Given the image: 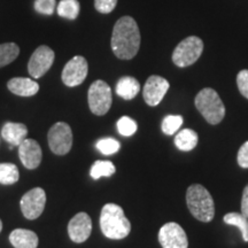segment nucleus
<instances>
[{"label":"nucleus","mask_w":248,"mask_h":248,"mask_svg":"<svg viewBox=\"0 0 248 248\" xmlns=\"http://www.w3.org/2000/svg\"><path fill=\"white\" fill-rule=\"evenodd\" d=\"M35 9L43 15H52L55 9V0H35Z\"/></svg>","instance_id":"nucleus-28"},{"label":"nucleus","mask_w":248,"mask_h":248,"mask_svg":"<svg viewBox=\"0 0 248 248\" xmlns=\"http://www.w3.org/2000/svg\"><path fill=\"white\" fill-rule=\"evenodd\" d=\"M224 222L229 225L237 226L241 232L244 241L248 243V218L239 213H228L224 216Z\"/></svg>","instance_id":"nucleus-23"},{"label":"nucleus","mask_w":248,"mask_h":248,"mask_svg":"<svg viewBox=\"0 0 248 248\" xmlns=\"http://www.w3.org/2000/svg\"><path fill=\"white\" fill-rule=\"evenodd\" d=\"M186 203L190 213L198 221L208 223L215 216V204L212 194L200 184H192L186 191Z\"/></svg>","instance_id":"nucleus-3"},{"label":"nucleus","mask_w":248,"mask_h":248,"mask_svg":"<svg viewBox=\"0 0 248 248\" xmlns=\"http://www.w3.org/2000/svg\"><path fill=\"white\" fill-rule=\"evenodd\" d=\"M88 101L90 110L94 115L102 116L107 114L113 101L110 86L101 79L93 82L88 92Z\"/></svg>","instance_id":"nucleus-6"},{"label":"nucleus","mask_w":248,"mask_h":248,"mask_svg":"<svg viewBox=\"0 0 248 248\" xmlns=\"http://www.w3.org/2000/svg\"><path fill=\"white\" fill-rule=\"evenodd\" d=\"M169 86V82L163 77L157 75L150 76L142 90L144 100L146 101L148 106H157L162 101L166 93L168 92Z\"/></svg>","instance_id":"nucleus-12"},{"label":"nucleus","mask_w":248,"mask_h":248,"mask_svg":"<svg viewBox=\"0 0 248 248\" xmlns=\"http://www.w3.org/2000/svg\"><path fill=\"white\" fill-rule=\"evenodd\" d=\"M100 229L105 237L121 240L129 235L131 223L124 215L122 207L116 203H106L101 209Z\"/></svg>","instance_id":"nucleus-2"},{"label":"nucleus","mask_w":248,"mask_h":248,"mask_svg":"<svg viewBox=\"0 0 248 248\" xmlns=\"http://www.w3.org/2000/svg\"><path fill=\"white\" fill-rule=\"evenodd\" d=\"M115 171V166L110 161H95L90 170V175L93 179H99L100 177H110Z\"/></svg>","instance_id":"nucleus-22"},{"label":"nucleus","mask_w":248,"mask_h":248,"mask_svg":"<svg viewBox=\"0 0 248 248\" xmlns=\"http://www.w3.org/2000/svg\"><path fill=\"white\" fill-rule=\"evenodd\" d=\"M203 52V42L197 36L183 39L172 53V62L179 68L191 66L199 60Z\"/></svg>","instance_id":"nucleus-5"},{"label":"nucleus","mask_w":248,"mask_h":248,"mask_svg":"<svg viewBox=\"0 0 248 248\" xmlns=\"http://www.w3.org/2000/svg\"><path fill=\"white\" fill-rule=\"evenodd\" d=\"M140 91V84L135 77L124 76L116 84V93L124 100H132Z\"/></svg>","instance_id":"nucleus-18"},{"label":"nucleus","mask_w":248,"mask_h":248,"mask_svg":"<svg viewBox=\"0 0 248 248\" xmlns=\"http://www.w3.org/2000/svg\"><path fill=\"white\" fill-rule=\"evenodd\" d=\"M237 85L241 94L248 99V69L239 71L237 75Z\"/></svg>","instance_id":"nucleus-30"},{"label":"nucleus","mask_w":248,"mask_h":248,"mask_svg":"<svg viewBox=\"0 0 248 248\" xmlns=\"http://www.w3.org/2000/svg\"><path fill=\"white\" fill-rule=\"evenodd\" d=\"M195 107L207 122L216 125L225 116V106L218 93L214 89L206 88L198 93L194 100Z\"/></svg>","instance_id":"nucleus-4"},{"label":"nucleus","mask_w":248,"mask_h":248,"mask_svg":"<svg viewBox=\"0 0 248 248\" xmlns=\"http://www.w3.org/2000/svg\"><path fill=\"white\" fill-rule=\"evenodd\" d=\"M27 135L28 128L22 123L7 122L1 129V137L11 145V148L20 146L27 139Z\"/></svg>","instance_id":"nucleus-15"},{"label":"nucleus","mask_w":248,"mask_h":248,"mask_svg":"<svg viewBox=\"0 0 248 248\" xmlns=\"http://www.w3.org/2000/svg\"><path fill=\"white\" fill-rule=\"evenodd\" d=\"M183 124V117L181 115H168L163 119L162 131L166 135L171 136L178 131Z\"/></svg>","instance_id":"nucleus-26"},{"label":"nucleus","mask_w":248,"mask_h":248,"mask_svg":"<svg viewBox=\"0 0 248 248\" xmlns=\"http://www.w3.org/2000/svg\"><path fill=\"white\" fill-rule=\"evenodd\" d=\"M111 49L121 60H131L137 55L140 47V31L131 16L117 20L111 35Z\"/></svg>","instance_id":"nucleus-1"},{"label":"nucleus","mask_w":248,"mask_h":248,"mask_svg":"<svg viewBox=\"0 0 248 248\" xmlns=\"http://www.w3.org/2000/svg\"><path fill=\"white\" fill-rule=\"evenodd\" d=\"M7 88L12 93L20 97H32L39 91L38 83L26 77H15L8 80Z\"/></svg>","instance_id":"nucleus-16"},{"label":"nucleus","mask_w":248,"mask_h":248,"mask_svg":"<svg viewBox=\"0 0 248 248\" xmlns=\"http://www.w3.org/2000/svg\"><path fill=\"white\" fill-rule=\"evenodd\" d=\"M97 150L104 155H111L119 152L121 145L120 142L114 138H102L95 144Z\"/></svg>","instance_id":"nucleus-25"},{"label":"nucleus","mask_w":248,"mask_h":248,"mask_svg":"<svg viewBox=\"0 0 248 248\" xmlns=\"http://www.w3.org/2000/svg\"><path fill=\"white\" fill-rule=\"evenodd\" d=\"M137 123L129 116H122L117 121V130L124 137H130L137 131Z\"/></svg>","instance_id":"nucleus-27"},{"label":"nucleus","mask_w":248,"mask_h":248,"mask_svg":"<svg viewBox=\"0 0 248 248\" xmlns=\"http://www.w3.org/2000/svg\"><path fill=\"white\" fill-rule=\"evenodd\" d=\"M238 164L241 167V168L247 169L248 168V140L244 142L243 146L239 148V152H238Z\"/></svg>","instance_id":"nucleus-31"},{"label":"nucleus","mask_w":248,"mask_h":248,"mask_svg":"<svg viewBox=\"0 0 248 248\" xmlns=\"http://www.w3.org/2000/svg\"><path fill=\"white\" fill-rule=\"evenodd\" d=\"M241 214L248 218V185L244 188L243 199H241Z\"/></svg>","instance_id":"nucleus-32"},{"label":"nucleus","mask_w":248,"mask_h":248,"mask_svg":"<svg viewBox=\"0 0 248 248\" xmlns=\"http://www.w3.org/2000/svg\"><path fill=\"white\" fill-rule=\"evenodd\" d=\"M88 73L89 64L86 59L80 57V55H76L67 62L63 70H62V82L69 88L78 86L84 82Z\"/></svg>","instance_id":"nucleus-9"},{"label":"nucleus","mask_w":248,"mask_h":248,"mask_svg":"<svg viewBox=\"0 0 248 248\" xmlns=\"http://www.w3.org/2000/svg\"><path fill=\"white\" fill-rule=\"evenodd\" d=\"M54 51L48 46L42 45L31 55L29 63H28V70L32 78H40L44 76L47 71L51 69L54 62Z\"/></svg>","instance_id":"nucleus-10"},{"label":"nucleus","mask_w":248,"mask_h":248,"mask_svg":"<svg viewBox=\"0 0 248 248\" xmlns=\"http://www.w3.org/2000/svg\"><path fill=\"white\" fill-rule=\"evenodd\" d=\"M9 241L14 248H37L38 235L27 229H15L9 234Z\"/></svg>","instance_id":"nucleus-17"},{"label":"nucleus","mask_w":248,"mask_h":248,"mask_svg":"<svg viewBox=\"0 0 248 248\" xmlns=\"http://www.w3.org/2000/svg\"><path fill=\"white\" fill-rule=\"evenodd\" d=\"M117 0H94V7L99 13L108 14L116 7Z\"/></svg>","instance_id":"nucleus-29"},{"label":"nucleus","mask_w":248,"mask_h":248,"mask_svg":"<svg viewBox=\"0 0 248 248\" xmlns=\"http://www.w3.org/2000/svg\"><path fill=\"white\" fill-rule=\"evenodd\" d=\"M18 155L21 162L27 169L38 168L43 159V152L40 145L35 139H26L18 146Z\"/></svg>","instance_id":"nucleus-14"},{"label":"nucleus","mask_w":248,"mask_h":248,"mask_svg":"<svg viewBox=\"0 0 248 248\" xmlns=\"http://www.w3.org/2000/svg\"><path fill=\"white\" fill-rule=\"evenodd\" d=\"M20 54V47L15 43H5L0 45V68L12 63Z\"/></svg>","instance_id":"nucleus-24"},{"label":"nucleus","mask_w":248,"mask_h":248,"mask_svg":"<svg viewBox=\"0 0 248 248\" xmlns=\"http://www.w3.org/2000/svg\"><path fill=\"white\" fill-rule=\"evenodd\" d=\"M1 230H2V222L1 219H0V232H1Z\"/></svg>","instance_id":"nucleus-33"},{"label":"nucleus","mask_w":248,"mask_h":248,"mask_svg":"<svg viewBox=\"0 0 248 248\" xmlns=\"http://www.w3.org/2000/svg\"><path fill=\"white\" fill-rule=\"evenodd\" d=\"M159 243L162 248H187L188 240L184 229L178 223H166L159 231Z\"/></svg>","instance_id":"nucleus-11"},{"label":"nucleus","mask_w":248,"mask_h":248,"mask_svg":"<svg viewBox=\"0 0 248 248\" xmlns=\"http://www.w3.org/2000/svg\"><path fill=\"white\" fill-rule=\"evenodd\" d=\"M20 179L17 167L13 163H0V184L13 185Z\"/></svg>","instance_id":"nucleus-21"},{"label":"nucleus","mask_w":248,"mask_h":248,"mask_svg":"<svg viewBox=\"0 0 248 248\" xmlns=\"http://www.w3.org/2000/svg\"><path fill=\"white\" fill-rule=\"evenodd\" d=\"M47 139L48 146L54 154H68L73 146V131H71L70 125L64 122L55 123L49 129Z\"/></svg>","instance_id":"nucleus-7"},{"label":"nucleus","mask_w":248,"mask_h":248,"mask_svg":"<svg viewBox=\"0 0 248 248\" xmlns=\"http://www.w3.org/2000/svg\"><path fill=\"white\" fill-rule=\"evenodd\" d=\"M80 5L78 0H61L59 2L57 12L59 16L68 18V20H75L79 15Z\"/></svg>","instance_id":"nucleus-20"},{"label":"nucleus","mask_w":248,"mask_h":248,"mask_svg":"<svg viewBox=\"0 0 248 248\" xmlns=\"http://www.w3.org/2000/svg\"><path fill=\"white\" fill-rule=\"evenodd\" d=\"M46 193L42 187H35L23 195L20 201L21 212L28 219H37L45 209Z\"/></svg>","instance_id":"nucleus-8"},{"label":"nucleus","mask_w":248,"mask_h":248,"mask_svg":"<svg viewBox=\"0 0 248 248\" xmlns=\"http://www.w3.org/2000/svg\"><path fill=\"white\" fill-rule=\"evenodd\" d=\"M198 140H199L198 133L191 129L182 130L175 136L176 147L184 152L192 151L198 145Z\"/></svg>","instance_id":"nucleus-19"},{"label":"nucleus","mask_w":248,"mask_h":248,"mask_svg":"<svg viewBox=\"0 0 248 248\" xmlns=\"http://www.w3.org/2000/svg\"><path fill=\"white\" fill-rule=\"evenodd\" d=\"M92 232L91 217L84 212L76 214L68 224V234L74 243L82 244L89 239Z\"/></svg>","instance_id":"nucleus-13"}]
</instances>
